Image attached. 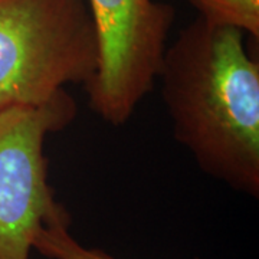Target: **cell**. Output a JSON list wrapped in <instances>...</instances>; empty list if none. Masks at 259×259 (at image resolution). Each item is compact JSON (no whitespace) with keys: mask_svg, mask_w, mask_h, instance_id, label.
Returning a JSON list of instances; mask_svg holds the SVG:
<instances>
[{"mask_svg":"<svg viewBox=\"0 0 259 259\" xmlns=\"http://www.w3.org/2000/svg\"><path fill=\"white\" fill-rule=\"evenodd\" d=\"M100 44L97 74L85 87L107 124L128 122L157 81L175 8L154 0H87Z\"/></svg>","mask_w":259,"mask_h":259,"instance_id":"277c9868","label":"cell"},{"mask_svg":"<svg viewBox=\"0 0 259 259\" xmlns=\"http://www.w3.org/2000/svg\"><path fill=\"white\" fill-rule=\"evenodd\" d=\"M175 139L199 168L259 196V64L243 32L197 18L166 48L158 69Z\"/></svg>","mask_w":259,"mask_h":259,"instance_id":"6da1fadb","label":"cell"},{"mask_svg":"<svg viewBox=\"0 0 259 259\" xmlns=\"http://www.w3.org/2000/svg\"><path fill=\"white\" fill-rule=\"evenodd\" d=\"M100 44L87 0H0V110L44 105L97 74Z\"/></svg>","mask_w":259,"mask_h":259,"instance_id":"7a4b0ae2","label":"cell"},{"mask_svg":"<svg viewBox=\"0 0 259 259\" xmlns=\"http://www.w3.org/2000/svg\"><path fill=\"white\" fill-rule=\"evenodd\" d=\"M71 221H54L36 232L32 248L49 259H115L110 253L87 248L69 232Z\"/></svg>","mask_w":259,"mask_h":259,"instance_id":"8992f818","label":"cell"},{"mask_svg":"<svg viewBox=\"0 0 259 259\" xmlns=\"http://www.w3.org/2000/svg\"><path fill=\"white\" fill-rule=\"evenodd\" d=\"M212 26L233 28L259 39V0H187Z\"/></svg>","mask_w":259,"mask_h":259,"instance_id":"5b68a950","label":"cell"},{"mask_svg":"<svg viewBox=\"0 0 259 259\" xmlns=\"http://www.w3.org/2000/svg\"><path fill=\"white\" fill-rule=\"evenodd\" d=\"M76 115L65 91L44 105L0 110V259H29L36 232L54 221H71L48 180L44 146Z\"/></svg>","mask_w":259,"mask_h":259,"instance_id":"3957f363","label":"cell"}]
</instances>
